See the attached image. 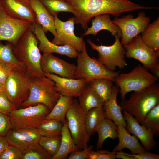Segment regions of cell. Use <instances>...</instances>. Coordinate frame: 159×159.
Wrapping results in <instances>:
<instances>
[{
  "instance_id": "4fadbf2b",
  "label": "cell",
  "mask_w": 159,
  "mask_h": 159,
  "mask_svg": "<svg viewBox=\"0 0 159 159\" xmlns=\"http://www.w3.org/2000/svg\"><path fill=\"white\" fill-rule=\"evenodd\" d=\"M33 23L18 19L7 15L0 6V41H6L14 46Z\"/></svg>"
},
{
  "instance_id": "7bdbcfd3",
  "label": "cell",
  "mask_w": 159,
  "mask_h": 159,
  "mask_svg": "<svg viewBox=\"0 0 159 159\" xmlns=\"http://www.w3.org/2000/svg\"><path fill=\"white\" fill-rule=\"evenodd\" d=\"M15 69L9 65L0 62V83L5 86L9 77Z\"/></svg>"
},
{
  "instance_id": "3957f363",
  "label": "cell",
  "mask_w": 159,
  "mask_h": 159,
  "mask_svg": "<svg viewBox=\"0 0 159 159\" xmlns=\"http://www.w3.org/2000/svg\"><path fill=\"white\" fill-rule=\"evenodd\" d=\"M159 104V83L156 82L141 90L134 91L128 100H122V110L133 115L140 124L147 113Z\"/></svg>"
},
{
  "instance_id": "5b68a950",
  "label": "cell",
  "mask_w": 159,
  "mask_h": 159,
  "mask_svg": "<svg viewBox=\"0 0 159 159\" xmlns=\"http://www.w3.org/2000/svg\"><path fill=\"white\" fill-rule=\"evenodd\" d=\"M77 58L74 78L84 79L87 83L100 78L108 79L114 82L119 74V71L110 70L98 59L91 57L87 53L85 44L82 51L78 52Z\"/></svg>"
},
{
  "instance_id": "f35d334b",
  "label": "cell",
  "mask_w": 159,
  "mask_h": 159,
  "mask_svg": "<svg viewBox=\"0 0 159 159\" xmlns=\"http://www.w3.org/2000/svg\"><path fill=\"white\" fill-rule=\"evenodd\" d=\"M16 109L9 99L5 92H0V112L8 115Z\"/></svg>"
},
{
  "instance_id": "e575fe53",
  "label": "cell",
  "mask_w": 159,
  "mask_h": 159,
  "mask_svg": "<svg viewBox=\"0 0 159 159\" xmlns=\"http://www.w3.org/2000/svg\"><path fill=\"white\" fill-rule=\"evenodd\" d=\"M61 139V135L51 137L41 136L39 144L52 158L59 149Z\"/></svg>"
},
{
  "instance_id": "e0dca14e",
  "label": "cell",
  "mask_w": 159,
  "mask_h": 159,
  "mask_svg": "<svg viewBox=\"0 0 159 159\" xmlns=\"http://www.w3.org/2000/svg\"><path fill=\"white\" fill-rule=\"evenodd\" d=\"M0 6L12 18L36 22L35 14L30 0H0Z\"/></svg>"
},
{
  "instance_id": "ab89813d",
  "label": "cell",
  "mask_w": 159,
  "mask_h": 159,
  "mask_svg": "<svg viewBox=\"0 0 159 159\" xmlns=\"http://www.w3.org/2000/svg\"><path fill=\"white\" fill-rule=\"evenodd\" d=\"M22 151L17 148L9 145L0 156V159H21Z\"/></svg>"
},
{
  "instance_id": "b9f144b4",
  "label": "cell",
  "mask_w": 159,
  "mask_h": 159,
  "mask_svg": "<svg viewBox=\"0 0 159 159\" xmlns=\"http://www.w3.org/2000/svg\"><path fill=\"white\" fill-rule=\"evenodd\" d=\"M11 129V124L7 115L0 112V136L5 137Z\"/></svg>"
},
{
  "instance_id": "1f68e13d",
  "label": "cell",
  "mask_w": 159,
  "mask_h": 159,
  "mask_svg": "<svg viewBox=\"0 0 159 159\" xmlns=\"http://www.w3.org/2000/svg\"><path fill=\"white\" fill-rule=\"evenodd\" d=\"M140 124L150 130L154 135H159V104L145 115Z\"/></svg>"
},
{
  "instance_id": "9a60e30c",
  "label": "cell",
  "mask_w": 159,
  "mask_h": 159,
  "mask_svg": "<svg viewBox=\"0 0 159 159\" xmlns=\"http://www.w3.org/2000/svg\"><path fill=\"white\" fill-rule=\"evenodd\" d=\"M41 68L44 73L53 74L60 77L75 79L76 65L54 55L43 53L40 61Z\"/></svg>"
},
{
  "instance_id": "ba28073f",
  "label": "cell",
  "mask_w": 159,
  "mask_h": 159,
  "mask_svg": "<svg viewBox=\"0 0 159 159\" xmlns=\"http://www.w3.org/2000/svg\"><path fill=\"white\" fill-rule=\"evenodd\" d=\"M32 78L26 71L14 69L7 79L5 91L7 97L17 109L28 98Z\"/></svg>"
},
{
  "instance_id": "484cf974",
  "label": "cell",
  "mask_w": 159,
  "mask_h": 159,
  "mask_svg": "<svg viewBox=\"0 0 159 159\" xmlns=\"http://www.w3.org/2000/svg\"><path fill=\"white\" fill-rule=\"evenodd\" d=\"M141 34L144 42L159 54V17L149 24Z\"/></svg>"
},
{
  "instance_id": "30bf717a",
  "label": "cell",
  "mask_w": 159,
  "mask_h": 159,
  "mask_svg": "<svg viewBox=\"0 0 159 159\" xmlns=\"http://www.w3.org/2000/svg\"><path fill=\"white\" fill-rule=\"evenodd\" d=\"M115 37L114 43L110 46L96 45L89 39L87 40L92 49L98 52V59L107 69L112 71L117 67L122 69L127 65L125 59L126 49L121 44L120 38Z\"/></svg>"
},
{
  "instance_id": "6da1fadb",
  "label": "cell",
  "mask_w": 159,
  "mask_h": 159,
  "mask_svg": "<svg viewBox=\"0 0 159 159\" xmlns=\"http://www.w3.org/2000/svg\"><path fill=\"white\" fill-rule=\"evenodd\" d=\"M74 8V22L80 24L85 32L88 23L95 16L103 14L118 17L124 13L143 10L145 6L130 0H65Z\"/></svg>"
},
{
  "instance_id": "bcb514c9",
  "label": "cell",
  "mask_w": 159,
  "mask_h": 159,
  "mask_svg": "<svg viewBox=\"0 0 159 159\" xmlns=\"http://www.w3.org/2000/svg\"><path fill=\"white\" fill-rule=\"evenodd\" d=\"M9 145V144L5 137L0 136V156Z\"/></svg>"
},
{
  "instance_id": "f1b7e54d",
  "label": "cell",
  "mask_w": 159,
  "mask_h": 159,
  "mask_svg": "<svg viewBox=\"0 0 159 159\" xmlns=\"http://www.w3.org/2000/svg\"><path fill=\"white\" fill-rule=\"evenodd\" d=\"M14 45L8 42L4 44L0 42V62L7 64L15 69L26 71L24 65L19 62L13 53Z\"/></svg>"
},
{
  "instance_id": "8fae6325",
  "label": "cell",
  "mask_w": 159,
  "mask_h": 159,
  "mask_svg": "<svg viewBox=\"0 0 159 159\" xmlns=\"http://www.w3.org/2000/svg\"><path fill=\"white\" fill-rule=\"evenodd\" d=\"M123 47L126 49V57L137 60L150 71L159 68V54L144 42L141 35L136 36Z\"/></svg>"
},
{
  "instance_id": "c3c4849f",
  "label": "cell",
  "mask_w": 159,
  "mask_h": 159,
  "mask_svg": "<svg viewBox=\"0 0 159 159\" xmlns=\"http://www.w3.org/2000/svg\"><path fill=\"white\" fill-rule=\"evenodd\" d=\"M5 91V87L0 83V92Z\"/></svg>"
},
{
  "instance_id": "44dd1931",
  "label": "cell",
  "mask_w": 159,
  "mask_h": 159,
  "mask_svg": "<svg viewBox=\"0 0 159 159\" xmlns=\"http://www.w3.org/2000/svg\"><path fill=\"white\" fill-rule=\"evenodd\" d=\"M91 21L92 26L90 28L88 27L83 36L90 34L95 36L100 31L105 30L109 31L112 36L122 37L120 29L111 20L109 14H103L96 15Z\"/></svg>"
},
{
  "instance_id": "8d00e7d4",
  "label": "cell",
  "mask_w": 159,
  "mask_h": 159,
  "mask_svg": "<svg viewBox=\"0 0 159 159\" xmlns=\"http://www.w3.org/2000/svg\"><path fill=\"white\" fill-rule=\"evenodd\" d=\"M52 157L39 144L29 145L22 151L21 159H52Z\"/></svg>"
},
{
  "instance_id": "f546056e",
  "label": "cell",
  "mask_w": 159,
  "mask_h": 159,
  "mask_svg": "<svg viewBox=\"0 0 159 159\" xmlns=\"http://www.w3.org/2000/svg\"><path fill=\"white\" fill-rule=\"evenodd\" d=\"M112 82L108 79L100 78L93 80L87 84L104 102L110 97L113 86Z\"/></svg>"
},
{
  "instance_id": "836d02e7",
  "label": "cell",
  "mask_w": 159,
  "mask_h": 159,
  "mask_svg": "<svg viewBox=\"0 0 159 159\" xmlns=\"http://www.w3.org/2000/svg\"><path fill=\"white\" fill-rule=\"evenodd\" d=\"M63 124V122L57 120H45L37 128L42 136L61 135Z\"/></svg>"
},
{
  "instance_id": "52a82bcc",
  "label": "cell",
  "mask_w": 159,
  "mask_h": 159,
  "mask_svg": "<svg viewBox=\"0 0 159 159\" xmlns=\"http://www.w3.org/2000/svg\"><path fill=\"white\" fill-rule=\"evenodd\" d=\"M50 111L47 106L41 103L15 109L8 115L11 129L37 127L46 120Z\"/></svg>"
},
{
  "instance_id": "d4e9b609",
  "label": "cell",
  "mask_w": 159,
  "mask_h": 159,
  "mask_svg": "<svg viewBox=\"0 0 159 159\" xmlns=\"http://www.w3.org/2000/svg\"><path fill=\"white\" fill-rule=\"evenodd\" d=\"M78 97L79 105L86 112L92 108L103 106L104 102L87 84Z\"/></svg>"
},
{
  "instance_id": "2e32d148",
  "label": "cell",
  "mask_w": 159,
  "mask_h": 159,
  "mask_svg": "<svg viewBox=\"0 0 159 159\" xmlns=\"http://www.w3.org/2000/svg\"><path fill=\"white\" fill-rule=\"evenodd\" d=\"M31 29L39 42L38 46L40 51L43 53H56L66 56L71 58H77L78 52L69 45H58L50 41L46 37L42 26L36 22L33 23Z\"/></svg>"
},
{
  "instance_id": "8992f818",
  "label": "cell",
  "mask_w": 159,
  "mask_h": 159,
  "mask_svg": "<svg viewBox=\"0 0 159 159\" xmlns=\"http://www.w3.org/2000/svg\"><path fill=\"white\" fill-rule=\"evenodd\" d=\"M158 80L148 69L139 64L128 73H119L114 82L119 87L120 96L124 100L127 93L141 90L157 82Z\"/></svg>"
},
{
  "instance_id": "ee69618b",
  "label": "cell",
  "mask_w": 159,
  "mask_h": 159,
  "mask_svg": "<svg viewBox=\"0 0 159 159\" xmlns=\"http://www.w3.org/2000/svg\"><path fill=\"white\" fill-rule=\"evenodd\" d=\"M93 148V146L91 145L82 150L74 151L69 154L67 158L68 159H88L89 152Z\"/></svg>"
},
{
  "instance_id": "7a4b0ae2",
  "label": "cell",
  "mask_w": 159,
  "mask_h": 159,
  "mask_svg": "<svg viewBox=\"0 0 159 159\" xmlns=\"http://www.w3.org/2000/svg\"><path fill=\"white\" fill-rule=\"evenodd\" d=\"M38 41L31 26L21 36L13 49L16 57L24 65L26 73L32 78L44 76L40 67L42 55L38 45Z\"/></svg>"
},
{
  "instance_id": "74e56055",
  "label": "cell",
  "mask_w": 159,
  "mask_h": 159,
  "mask_svg": "<svg viewBox=\"0 0 159 159\" xmlns=\"http://www.w3.org/2000/svg\"><path fill=\"white\" fill-rule=\"evenodd\" d=\"M17 130L21 133L29 145L39 144L41 136L37 127H30Z\"/></svg>"
},
{
  "instance_id": "4316f807",
  "label": "cell",
  "mask_w": 159,
  "mask_h": 159,
  "mask_svg": "<svg viewBox=\"0 0 159 159\" xmlns=\"http://www.w3.org/2000/svg\"><path fill=\"white\" fill-rule=\"evenodd\" d=\"M117 126L111 120L105 118L96 130L98 134L96 149L102 148L105 140L107 138L114 139L118 138Z\"/></svg>"
},
{
  "instance_id": "7c38bea8",
  "label": "cell",
  "mask_w": 159,
  "mask_h": 159,
  "mask_svg": "<svg viewBox=\"0 0 159 159\" xmlns=\"http://www.w3.org/2000/svg\"><path fill=\"white\" fill-rule=\"evenodd\" d=\"M150 17L147 16L145 12L138 13V16L134 18L131 14L122 16L121 18L115 17L112 20L113 23L119 26L121 31L122 36L120 42L124 46L143 32L150 21Z\"/></svg>"
},
{
  "instance_id": "d6986e66",
  "label": "cell",
  "mask_w": 159,
  "mask_h": 159,
  "mask_svg": "<svg viewBox=\"0 0 159 159\" xmlns=\"http://www.w3.org/2000/svg\"><path fill=\"white\" fill-rule=\"evenodd\" d=\"M124 117L127 123L126 129L128 132L135 136L140 141L145 149L149 151L155 147L156 142L153 135L144 126L140 125L134 116L123 110Z\"/></svg>"
},
{
  "instance_id": "603a6c76",
  "label": "cell",
  "mask_w": 159,
  "mask_h": 159,
  "mask_svg": "<svg viewBox=\"0 0 159 159\" xmlns=\"http://www.w3.org/2000/svg\"><path fill=\"white\" fill-rule=\"evenodd\" d=\"M117 133L119 143L113 149V152L122 151L123 149H129L132 154L142 153L145 151L139 142L138 138L134 135H131L125 127L121 125L117 126Z\"/></svg>"
},
{
  "instance_id": "ffe728a7",
  "label": "cell",
  "mask_w": 159,
  "mask_h": 159,
  "mask_svg": "<svg viewBox=\"0 0 159 159\" xmlns=\"http://www.w3.org/2000/svg\"><path fill=\"white\" fill-rule=\"evenodd\" d=\"M31 7L35 14L36 22L40 25L45 33L48 31L54 36L52 42L54 43L58 36L54 25V17L48 12L41 0H30Z\"/></svg>"
},
{
  "instance_id": "9c48e42d",
  "label": "cell",
  "mask_w": 159,
  "mask_h": 159,
  "mask_svg": "<svg viewBox=\"0 0 159 159\" xmlns=\"http://www.w3.org/2000/svg\"><path fill=\"white\" fill-rule=\"evenodd\" d=\"M86 112L80 106L78 100L74 99L66 116L68 127L71 135L80 150L88 146L90 137L85 126Z\"/></svg>"
},
{
  "instance_id": "83f0119b",
  "label": "cell",
  "mask_w": 159,
  "mask_h": 159,
  "mask_svg": "<svg viewBox=\"0 0 159 159\" xmlns=\"http://www.w3.org/2000/svg\"><path fill=\"white\" fill-rule=\"evenodd\" d=\"M73 97L61 95L52 109L47 116L46 120L55 119L65 121L67 112L73 100Z\"/></svg>"
},
{
  "instance_id": "5bb4252c",
  "label": "cell",
  "mask_w": 159,
  "mask_h": 159,
  "mask_svg": "<svg viewBox=\"0 0 159 159\" xmlns=\"http://www.w3.org/2000/svg\"><path fill=\"white\" fill-rule=\"evenodd\" d=\"M54 25L58 36L54 43L58 45H69L77 52H81L85 44L82 37L77 36L74 33L75 17L70 18L66 21H61L57 15L54 16Z\"/></svg>"
},
{
  "instance_id": "4dcf8cb0",
  "label": "cell",
  "mask_w": 159,
  "mask_h": 159,
  "mask_svg": "<svg viewBox=\"0 0 159 159\" xmlns=\"http://www.w3.org/2000/svg\"><path fill=\"white\" fill-rule=\"evenodd\" d=\"M105 118L102 107L94 108L86 112L85 119V126L90 137L96 132L97 127Z\"/></svg>"
},
{
  "instance_id": "ac0fdd59",
  "label": "cell",
  "mask_w": 159,
  "mask_h": 159,
  "mask_svg": "<svg viewBox=\"0 0 159 159\" xmlns=\"http://www.w3.org/2000/svg\"><path fill=\"white\" fill-rule=\"evenodd\" d=\"M44 74L54 82L58 92L62 96L78 97L87 84L84 79L62 77L49 73Z\"/></svg>"
},
{
  "instance_id": "60d3db41",
  "label": "cell",
  "mask_w": 159,
  "mask_h": 159,
  "mask_svg": "<svg viewBox=\"0 0 159 159\" xmlns=\"http://www.w3.org/2000/svg\"><path fill=\"white\" fill-rule=\"evenodd\" d=\"M116 155L112 152L104 150L97 151L91 150L89 154L88 159H115Z\"/></svg>"
},
{
  "instance_id": "7402d4cb",
  "label": "cell",
  "mask_w": 159,
  "mask_h": 159,
  "mask_svg": "<svg viewBox=\"0 0 159 159\" xmlns=\"http://www.w3.org/2000/svg\"><path fill=\"white\" fill-rule=\"evenodd\" d=\"M119 91V87L113 85L110 97L104 102L102 108L105 118L112 120L117 126L121 125L126 128L127 123L122 113V110L117 102Z\"/></svg>"
},
{
  "instance_id": "7dc6e473",
  "label": "cell",
  "mask_w": 159,
  "mask_h": 159,
  "mask_svg": "<svg viewBox=\"0 0 159 159\" xmlns=\"http://www.w3.org/2000/svg\"><path fill=\"white\" fill-rule=\"evenodd\" d=\"M113 153L116 154V158H120L123 159H135L133 157L127 155L125 154L124 152L122 151L114 152Z\"/></svg>"
},
{
  "instance_id": "d6a6232c",
  "label": "cell",
  "mask_w": 159,
  "mask_h": 159,
  "mask_svg": "<svg viewBox=\"0 0 159 159\" xmlns=\"http://www.w3.org/2000/svg\"><path fill=\"white\" fill-rule=\"evenodd\" d=\"M48 12L52 16L57 15L60 12H69L74 15V7L65 0H41Z\"/></svg>"
},
{
  "instance_id": "d590c367",
  "label": "cell",
  "mask_w": 159,
  "mask_h": 159,
  "mask_svg": "<svg viewBox=\"0 0 159 159\" xmlns=\"http://www.w3.org/2000/svg\"><path fill=\"white\" fill-rule=\"evenodd\" d=\"M5 137L9 145L16 147L22 151L29 145L18 130L11 129Z\"/></svg>"
},
{
  "instance_id": "f6af8a7d",
  "label": "cell",
  "mask_w": 159,
  "mask_h": 159,
  "mask_svg": "<svg viewBox=\"0 0 159 159\" xmlns=\"http://www.w3.org/2000/svg\"><path fill=\"white\" fill-rule=\"evenodd\" d=\"M124 153L127 155L133 157L135 159H159V155L146 151L142 153L135 154H130L125 152Z\"/></svg>"
},
{
  "instance_id": "cb8c5ba5",
  "label": "cell",
  "mask_w": 159,
  "mask_h": 159,
  "mask_svg": "<svg viewBox=\"0 0 159 159\" xmlns=\"http://www.w3.org/2000/svg\"><path fill=\"white\" fill-rule=\"evenodd\" d=\"M61 137L59 149L52 159H65L71 153L80 150L71 135L66 119L62 127Z\"/></svg>"
},
{
  "instance_id": "277c9868",
  "label": "cell",
  "mask_w": 159,
  "mask_h": 159,
  "mask_svg": "<svg viewBox=\"0 0 159 159\" xmlns=\"http://www.w3.org/2000/svg\"><path fill=\"white\" fill-rule=\"evenodd\" d=\"M61 95L58 92L54 82L44 76L32 78L30 92L27 100L22 104V108L38 104H43L51 110Z\"/></svg>"
}]
</instances>
